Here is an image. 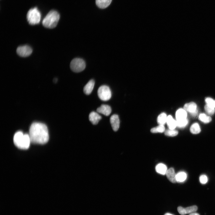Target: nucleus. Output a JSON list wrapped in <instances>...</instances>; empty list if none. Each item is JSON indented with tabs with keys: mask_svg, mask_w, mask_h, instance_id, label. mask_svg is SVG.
Segmentation results:
<instances>
[{
	"mask_svg": "<svg viewBox=\"0 0 215 215\" xmlns=\"http://www.w3.org/2000/svg\"><path fill=\"white\" fill-rule=\"evenodd\" d=\"M29 135L31 142L34 143L44 144L49 139L47 127L42 123H33L30 127Z\"/></svg>",
	"mask_w": 215,
	"mask_h": 215,
	"instance_id": "1",
	"label": "nucleus"
},
{
	"mask_svg": "<svg viewBox=\"0 0 215 215\" xmlns=\"http://www.w3.org/2000/svg\"><path fill=\"white\" fill-rule=\"evenodd\" d=\"M13 140L15 145L18 148L22 149H28L31 142L29 134H24L21 131L15 133Z\"/></svg>",
	"mask_w": 215,
	"mask_h": 215,
	"instance_id": "2",
	"label": "nucleus"
},
{
	"mask_svg": "<svg viewBox=\"0 0 215 215\" xmlns=\"http://www.w3.org/2000/svg\"><path fill=\"white\" fill-rule=\"evenodd\" d=\"M59 18L60 15L58 12L55 10H51L43 19L42 25L46 28H53L57 25Z\"/></svg>",
	"mask_w": 215,
	"mask_h": 215,
	"instance_id": "3",
	"label": "nucleus"
},
{
	"mask_svg": "<svg viewBox=\"0 0 215 215\" xmlns=\"http://www.w3.org/2000/svg\"><path fill=\"white\" fill-rule=\"evenodd\" d=\"M27 18L30 24L34 25L38 24L41 19L40 12L36 7L31 8L27 13Z\"/></svg>",
	"mask_w": 215,
	"mask_h": 215,
	"instance_id": "4",
	"label": "nucleus"
},
{
	"mask_svg": "<svg viewBox=\"0 0 215 215\" xmlns=\"http://www.w3.org/2000/svg\"><path fill=\"white\" fill-rule=\"evenodd\" d=\"M86 64L83 59L79 58L73 59L71 62L70 67L73 72H79L83 70L85 68Z\"/></svg>",
	"mask_w": 215,
	"mask_h": 215,
	"instance_id": "5",
	"label": "nucleus"
},
{
	"mask_svg": "<svg viewBox=\"0 0 215 215\" xmlns=\"http://www.w3.org/2000/svg\"><path fill=\"white\" fill-rule=\"evenodd\" d=\"M97 94L99 98L103 101L109 100L112 96L110 88L106 85H102L99 87L97 91Z\"/></svg>",
	"mask_w": 215,
	"mask_h": 215,
	"instance_id": "6",
	"label": "nucleus"
},
{
	"mask_svg": "<svg viewBox=\"0 0 215 215\" xmlns=\"http://www.w3.org/2000/svg\"><path fill=\"white\" fill-rule=\"evenodd\" d=\"M32 52L31 48L27 45L20 46L16 50L17 54L20 56L26 57L30 56Z\"/></svg>",
	"mask_w": 215,
	"mask_h": 215,
	"instance_id": "7",
	"label": "nucleus"
},
{
	"mask_svg": "<svg viewBox=\"0 0 215 215\" xmlns=\"http://www.w3.org/2000/svg\"><path fill=\"white\" fill-rule=\"evenodd\" d=\"M198 209L196 205H193L187 208H184L181 206L177 208V211L181 215H185L196 211Z\"/></svg>",
	"mask_w": 215,
	"mask_h": 215,
	"instance_id": "8",
	"label": "nucleus"
},
{
	"mask_svg": "<svg viewBox=\"0 0 215 215\" xmlns=\"http://www.w3.org/2000/svg\"><path fill=\"white\" fill-rule=\"evenodd\" d=\"M110 120L113 130L115 131H117L120 124L119 116L117 114H113L110 117Z\"/></svg>",
	"mask_w": 215,
	"mask_h": 215,
	"instance_id": "9",
	"label": "nucleus"
},
{
	"mask_svg": "<svg viewBox=\"0 0 215 215\" xmlns=\"http://www.w3.org/2000/svg\"><path fill=\"white\" fill-rule=\"evenodd\" d=\"M96 111L97 112L102 114L105 116H108L111 112V108L108 105L103 104L98 108Z\"/></svg>",
	"mask_w": 215,
	"mask_h": 215,
	"instance_id": "10",
	"label": "nucleus"
},
{
	"mask_svg": "<svg viewBox=\"0 0 215 215\" xmlns=\"http://www.w3.org/2000/svg\"><path fill=\"white\" fill-rule=\"evenodd\" d=\"M89 119L90 121L93 125H96L101 119L102 116L97 113L92 111L90 113Z\"/></svg>",
	"mask_w": 215,
	"mask_h": 215,
	"instance_id": "11",
	"label": "nucleus"
},
{
	"mask_svg": "<svg viewBox=\"0 0 215 215\" xmlns=\"http://www.w3.org/2000/svg\"><path fill=\"white\" fill-rule=\"evenodd\" d=\"M166 175L167 178L171 182L175 183L177 182L176 174L174 169L171 168L168 170L166 171Z\"/></svg>",
	"mask_w": 215,
	"mask_h": 215,
	"instance_id": "12",
	"label": "nucleus"
},
{
	"mask_svg": "<svg viewBox=\"0 0 215 215\" xmlns=\"http://www.w3.org/2000/svg\"><path fill=\"white\" fill-rule=\"evenodd\" d=\"M95 84V81L93 79L90 80L86 85L83 88V91L87 95L90 94L92 92Z\"/></svg>",
	"mask_w": 215,
	"mask_h": 215,
	"instance_id": "13",
	"label": "nucleus"
},
{
	"mask_svg": "<svg viewBox=\"0 0 215 215\" xmlns=\"http://www.w3.org/2000/svg\"><path fill=\"white\" fill-rule=\"evenodd\" d=\"M196 108V104L194 102H191L185 104L184 107V109L186 112H189L191 113L197 110Z\"/></svg>",
	"mask_w": 215,
	"mask_h": 215,
	"instance_id": "14",
	"label": "nucleus"
},
{
	"mask_svg": "<svg viewBox=\"0 0 215 215\" xmlns=\"http://www.w3.org/2000/svg\"><path fill=\"white\" fill-rule=\"evenodd\" d=\"M112 1V0H96V3L99 8L104 9L110 5Z\"/></svg>",
	"mask_w": 215,
	"mask_h": 215,
	"instance_id": "15",
	"label": "nucleus"
},
{
	"mask_svg": "<svg viewBox=\"0 0 215 215\" xmlns=\"http://www.w3.org/2000/svg\"><path fill=\"white\" fill-rule=\"evenodd\" d=\"M187 113L184 109L180 108L176 112V120H179L187 119Z\"/></svg>",
	"mask_w": 215,
	"mask_h": 215,
	"instance_id": "16",
	"label": "nucleus"
},
{
	"mask_svg": "<svg viewBox=\"0 0 215 215\" xmlns=\"http://www.w3.org/2000/svg\"><path fill=\"white\" fill-rule=\"evenodd\" d=\"M166 122L169 129H174L177 126L176 121L171 115L167 116Z\"/></svg>",
	"mask_w": 215,
	"mask_h": 215,
	"instance_id": "17",
	"label": "nucleus"
},
{
	"mask_svg": "<svg viewBox=\"0 0 215 215\" xmlns=\"http://www.w3.org/2000/svg\"><path fill=\"white\" fill-rule=\"evenodd\" d=\"M156 171L161 174L165 175L166 174L167 170V167L165 164L162 163H159L158 164L156 167Z\"/></svg>",
	"mask_w": 215,
	"mask_h": 215,
	"instance_id": "18",
	"label": "nucleus"
},
{
	"mask_svg": "<svg viewBox=\"0 0 215 215\" xmlns=\"http://www.w3.org/2000/svg\"><path fill=\"white\" fill-rule=\"evenodd\" d=\"M187 177L186 173L183 171L179 172L176 174V178L177 182H182L185 181Z\"/></svg>",
	"mask_w": 215,
	"mask_h": 215,
	"instance_id": "19",
	"label": "nucleus"
},
{
	"mask_svg": "<svg viewBox=\"0 0 215 215\" xmlns=\"http://www.w3.org/2000/svg\"><path fill=\"white\" fill-rule=\"evenodd\" d=\"M167 117L166 114L165 113H162L158 116L157 119V123L159 125H164L166 122Z\"/></svg>",
	"mask_w": 215,
	"mask_h": 215,
	"instance_id": "20",
	"label": "nucleus"
},
{
	"mask_svg": "<svg viewBox=\"0 0 215 215\" xmlns=\"http://www.w3.org/2000/svg\"><path fill=\"white\" fill-rule=\"evenodd\" d=\"M190 131L193 134L199 133L201 131V129L199 124L195 123L192 124L190 128Z\"/></svg>",
	"mask_w": 215,
	"mask_h": 215,
	"instance_id": "21",
	"label": "nucleus"
},
{
	"mask_svg": "<svg viewBox=\"0 0 215 215\" xmlns=\"http://www.w3.org/2000/svg\"><path fill=\"white\" fill-rule=\"evenodd\" d=\"M199 119L205 123H208L211 121V118L204 113H201L199 116Z\"/></svg>",
	"mask_w": 215,
	"mask_h": 215,
	"instance_id": "22",
	"label": "nucleus"
},
{
	"mask_svg": "<svg viewBox=\"0 0 215 215\" xmlns=\"http://www.w3.org/2000/svg\"><path fill=\"white\" fill-rule=\"evenodd\" d=\"M165 130V128L164 125H159L156 127L152 128L150 130L152 133H162Z\"/></svg>",
	"mask_w": 215,
	"mask_h": 215,
	"instance_id": "23",
	"label": "nucleus"
},
{
	"mask_svg": "<svg viewBox=\"0 0 215 215\" xmlns=\"http://www.w3.org/2000/svg\"><path fill=\"white\" fill-rule=\"evenodd\" d=\"M177 126L179 128H183L185 127L187 125L188 123V120L187 119L176 120Z\"/></svg>",
	"mask_w": 215,
	"mask_h": 215,
	"instance_id": "24",
	"label": "nucleus"
},
{
	"mask_svg": "<svg viewBox=\"0 0 215 215\" xmlns=\"http://www.w3.org/2000/svg\"><path fill=\"white\" fill-rule=\"evenodd\" d=\"M178 133V131L176 130L169 129L165 131V134L167 136H176Z\"/></svg>",
	"mask_w": 215,
	"mask_h": 215,
	"instance_id": "25",
	"label": "nucleus"
},
{
	"mask_svg": "<svg viewBox=\"0 0 215 215\" xmlns=\"http://www.w3.org/2000/svg\"><path fill=\"white\" fill-rule=\"evenodd\" d=\"M204 108L206 112L209 115H213L215 112L214 108L211 107L206 104L204 107Z\"/></svg>",
	"mask_w": 215,
	"mask_h": 215,
	"instance_id": "26",
	"label": "nucleus"
},
{
	"mask_svg": "<svg viewBox=\"0 0 215 215\" xmlns=\"http://www.w3.org/2000/svg\"><path fill=\"white\" fill-rule=\"evenodd\" d=\"M207 104L208 105L215 108V100L211 98L208 97L205 99Z\"/></svg>",
	"mask_w": 215,
	"mask_h": 215,
	"instance_id": "27",
	"label": "nucleus"
},
{
	"mask_svg": "<svg viewBox=\"0 0 215 215\" xmlns=\"http://www.w3.org/2000/svg\"><path fill=\"white\" fill-rule=\"evenodd\" d=\"M200 182L202 184L206 183L208 181V178L205 175H202L200 176L199 178Z\"/></svg>",
	"mask_w": 215,
	"mask_h": 215,
	"instance_id": "28",
	"label": "nucleus"
},
{
	"mask_svg": "<svg viewBox=\"0 0 215 215\" xmlns=\"http://www.w3.org/2000/svg\"><path fill=\"white\" fill-rule=\"evenodd\" d=\"M197 113H198V110H197L195 112H194L192 113H190V114L191 116H196L197 115Z\"/></svg>",
	"mask_w": 215,
	"mask_h": 215,
	"instance_id": "29",
	"label": "nucleus"
},
{
	"mask_svg": "<svg viewBox=\"0 0 215 215\" xmlns=\"http://www.w3.org/2000/svg\"><path fill=\"white\" fill-rule=\"evenodd\" d=\"M189 215H200L199 214L195 212H193L190 214Z\"/></svg>",
	"mask_w": 215,
	"mask_h": 215,
	"instance_id": "30",
	"label": "nucleus"
},
{
	"mask_svg": "<svg viewBox=\"0 0 215 215\" xmlns=\"http://www.w3.org/2000/svg\"><path fill=\"white\" fill-rule=\"evenodd\" d=\"M164 215H174L173 214H171L170 213H166Z\"/></svg>",
	"mask_w": 215,
	"mask_h": 215,
	"instance_id": "31",
	"label": "nucleus"
}]
</instances>
